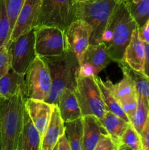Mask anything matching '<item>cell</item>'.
<instances>
[{"label": "cell", "instance_id": "obj_1", "mask_svg": "<svg viewBox=\"0 0 149 150\" xmlns=\"http://www.w3.org/2000/svg\"><path fill=\"white\" fill-rule=\"evenodd\" d=\"M137 28L138 26L124 0L118 1L102 38L112 61L118 64L123 61L133 32Z\"/></svg>", "mask_w": 149, "mask_h": 150}, {"label": "cell", "instance_id": "obj_2", "mask_svg": "<svg viewBox=\"0 0 149 150\" xmlns=\"http://www.w3.org/2000/svg\"><path fill=\"white\" fill-rule=\"evenodd\" d=\"M25 87L0 103L1 150H17L25 110Z\"/></svg>", "mask_w": 149, "mask_h": 150}, {"label": "cell", "instance_id": "obj_3", "mask_svg": "<svg viewBox=\"0 0 149 150\" xmlns=\"http://www.w3.org/2000/svg\"><path fill=\"white\" fill-rule=\"evenodd\" d=\"M42 58L48 65L52 80L51 92L45 101L57 105L64 88L74 90L80 73V62L71 48L61 55Z\"/></svg>", "mask_w": 149, "mask_h": 150}, {"label": "cell", "instance_id": "obj_4", "mask_svg": "<svg viewBox=\"0 0 149 150\" xmlns=\"http://www.w3.org/2000/svg\"><path fill=\"white\" fill-rule=\"evenodd\" d=\"M118 1L91 0L77 1V19H82L92 27L90 44L102 42V35Z\"/></svg>", "mask_w": 149, "mask_h": 150}, {"label": "cell", "instance_id": "obj_5", "mask_svg": "<svg viewBox=\"0 0 149 150\" xmlns=\"http://www.w3.org/2000/svg\"><path fill=\"white\" fill-rule=\"evenodd\" d=\"M74 92L80 105L82 117L94 115L99 120L103 117L107 110L95 75L83 76L79 73Z\"/></svg>", "mask_w": 149, "mask_h": 150}, {"label": "cell", "instance_id": "obj_6", "mask_svg": "<svg viewBox=\"0 0 149 150\" xmlns=\"http://www.w3.org/2000/svg\"><path fill=\"white\" fill-rule=\"evenodd\" d=\"M77 0H42L37 26H55L66 32L77 20Z\"/></svg>", "mask_w": 149, "mask_h": 150}, {"label": "cell", "instance_id": "obj_7", "mask_svg": "<svg viewBox=\"0 0 149 150\" xmlns=\"http://www.w3.org/2000/svg\"><path fill=\"white\" fill-rule=\"evenodd\" d=\"M52 80L45 60L37 56L25 74L26 98L46 100L49 96Z\"/></svg>", "mask_w": 149, "mask_h": 150}, {"label": "cell", "instance_id": "obj_8", "mask_svg": "<svg viewBox=\"0 0 149 150\" xmlns=\"http://www.w3.org/2000/svg\"><path fill=\"white\" fill-rule=\"evenodd\" d=\"M35 51L41 57H55L70 49L65 31L55 26H37L34 28Z\"/></svg>", "mask_w": 149, "mask_h": 150}, {"label": "cell", "instance_id": "obj_9", "mask_svg": "<svg viewBox=\"0 0 149 150\" xmlns=\"http://www.w3.org/2000/svg\"><path fill=\"white\" fill-rule=\"evenodd\" d=\"M11 59V67L20 74L25 75L36 58L34 30L20 35L7 45Z\"/></svg>", "mask_w": 149, "mask_h": 150}, {"label": "cell", "instance_id": "obj_10", "mask_svg": "<svg viewBox=\"0 0 149 150\" xmlns=\"http://www.w3.org/2000/svg\"><path fill=\"white\" fill-rule=\"evenodd\" d=\"M123 79L118 83L115 84L107 80L105 83L118 101L131 122L137 109V92L132 79L125 72H123Z\"/></svg>", "mask_w": 149, "mask_h": 150}, {"label": "cell", "instance_id": "obj_11", "mask_svg": "<svg viewBox=\"0 0 149 150\" xmlns=\"http://www.w3.org/2000/svg\"><path fill=\"white\" fill-rule=\"evenodd\" d=\"M41 4L42 0H25L18 15L9 42L6 45L7 46L11 41L29 32L37 26Z\"/></svg>", "mask_w": 149, "mask_h": 150}, {"label": "cell", "instance_id": "obj_12", "mask_svg": "<svg viewBox=\"0 0 149 150\" xmlns=\"http://www.w3.org/2000/svg\"><path fill=\"white\" fill-rule=\"evenodd\" d=\"M65 32L70 48L77 56L80 64L83 54L90 45L92 27L85 21L77 19L70 23Z\"/></svg>", "mask_w": 149, "mask_h": 150}, {"label": "cell", "instance_id": "obj_13", "mask_svg": "<svg viewBox=\"0 0 149 150\" xmlns=\"http://www.w3.org/2000/svg\"><path fill=\"white\" fill-rule=\"evenodd\" d=\"M54 105L45 100L31 98H26L25 101V108L42 139L49 123Z\"/></svg>", "mask_w": 149, "mask_h": 150}, {"label": "cell", "instance_id": "obj_14", "mask_svg": "<svg viewBox=\"0 0 149 150\" xmlns=\"http://www.w3.org/2000/svg\"><path fill=\"white\" fill-rule=\"evenodd\" d=\"M111 62L113 61L108 53L107 46L102 42L89 45L82 57L80 66L89 67L93 75H97Z\"/></svg>", "mask_w": 149, "mask_h": 150}, {"label": "cell", "instance_id": "obj_15", "mask_svg": "<svg viewBox=\"0 0 149 150\" xmlns=\"http://www.w3.org/2000/svg\"><path fill=\"white\" fill-rule=\"evenodd\" d=\"M145 57V43L140 38L137 28L133 32L131 40L124 52L123 61L133 70L144 73Z\"/></svg>", "mask_w": 149, "mask_h": 150}, {"label": "cell", "instance_id": "obj_16", "mask_svg": "<svg viewBox=\"0 0 149 150\" xmlns=\"http://www.w3.org/2000/svg\"><path fill=\"white\" fill-rule=\"evenodd\" d=\"M65 133V122L58 105H54L51 119L42 136L41 150H53L61 136Z\"/></svg>", "mask_w": 149, "mask_h": 150}, {"label": "cell", "instance_id": "obj_17", "mask_svg": "<svg viewBox=\"0 0 149 150\" xmlns=\"http://www.w3.org/2000/svg\"><path fill=\"white\" fill-rule=\"evenodd\" d=\"M41 146L42 138L25 108L17 150H41Z\"/></svg>", "mask_w": 149, "mask_h": 150}, {"label": "cell", "instance_id": "obj_18", "mask_svg": "<svg viewBox=\"0 0 149 150\" xmlns=\"http://www.w3.org/2000/svg\"><path fill=\"white\" fill-rule=\"evenodd\" d=\"M83 138L82 150H94L101 134L108 133L96 116H83Z\"/></svg>", "mask_w": 149, "mask_h": 150}, {"label": "cell", "instance_id": "obj_19", "mask_svg": "<svg viewBox=\"0 0 149 150\" xmlns=\"http://www.w3.org/2000/svg\"><path fill=\"white\" fill-rule=\"evenodd\" d=\"M57 105L64 122L82 117L80 105L74 90L70 88H64L60 95Z\"/></svg>", "mask_w": 149, "mask_h": 150}, {"label": "cell", "instance_id": "obj_20", "mask_svg": "<svg viewBox=\"0 0 149 150\" xmlns=\"http://www.w3.org/2000/svg\"><path fill=\"white\" fill-rule=\"evenodd\" d=\"M99 121L107 133L115 141L118 150L120 139L130 122L108 111H106L103 117Z\"/></svg>", "mask_w": 149, "mask_h": 150}, {"label": "cell", "instance_id": "obj_21", "mask_svg": "<svg viewBox=\"0 0 149 150\" xmlns=\"http://www.w3.org/2000/svg\"><path fill=\"white\" fill-rule=\"evenodd\" d=\"M21 87H25V75L20 74L11 68L0 79V97L9 99Z\"/></svg>", "mask_w": 149, "mask_h": 150}, {"label": "cell", "instance_id": "obj_22", "mask_svg": "<svg viewBox=\"0 0 149 150\" xmlns=\"http://www.w3.org/2000/svg\"><path fill=\"white\" fill-rule=\"evenodd\" d=\"M95 79H96V82H97L98 85L99 86V89H100L102 100H103L104 103H105V107H106L107 111L112 112L113 114L118 116V117L125 120L126 121L130 122L127 116L124 113L121 105H120L118 101L115 99V98L112 95V93L110 90L109 88L105 85V82L97 75H95Z\"/></svg>", "mask_w": 149, "mask_h": 150}, {"label": "cell", "instance_id": "obj_23", "mask_svg": "<svg viewBox=\"0 0 149 150\" xmlns=\"http://www.w3.org/2000/svg\"><path fill=\"white\" fill-rule=\"evenodd\" d=\"M65 133L71 150H82L83 138V117L65 122Z\"/></svg>", "mask_w": 149, "mask_h": 150}, {"label": "cell", "instance_id": "obj_24", "mask_svg": "<svg viewBox=\"0 0 149 150\" xmlns=\"http://www.w3.org/2000/svg\"><path fill=\"white\" fill-rule=\"evenodd\" d=\"M123 72H125L132 79L136 91L148 100L149 102V77L145 73L136 71L127 65L124 61L118 63Z\"/></svg>", "mask_w": 149, "mask_h": 150}, {"label": "cell", "instance_id": "obj_25", "mask_svg": "<svg viewBox=\"0 0 149 150\" xmlns=\"http://www.w3.org/2000/svg\"><path fill=\"white\" fill-rule=\"evenodd\" d=\"M124 1L138 27H142L149 18V0Z\"/></svg>", "mask_w": 149, "mask_h": 150}, {"label": "cell", "instance_id": "obj_26", "mask_svg": "<svg viewBox=\"0 0 149 150\" xmlns=\"http://www.w3.org/2000/svg\"><path fill=\"white\" fill-rule=\"evenodd\" d=\"M143 150L140 134L131 122L121 136L118 144V150Z\"/></svg>", "mask_w": 149, "mask_h": 150}, {"label": "cell", "instance_id": "obj_27", "mask_svg": "<svg viewBox=\"0 0 149 150\" xmlns=\"http://www.w3.org/2000/svg\"><path fill=\"white\" fill-rule=\"evenodd\" d=\"M149 113V102L145 98L137 93V105L135 114L131 120V123L137 133L140 134L143 125L147 120Z\"/></svg>", "mask_w": 149, "mask_h": 150}, {"label": "cell", "instance_id": "obj_28", "mask_svg": "<svg viewBox=\"0 0 149 150\" xmlns=\"http://www.w3.org/2000/svg\"><path fill=\"white\" fill-rule=\"evenodd\" d=\"M10 24L4 0H0V46L7 45L10 38Z\"/></svg>", "mask_w": 149, "mask_h": 150}, {"label": "cell", "instance_id": "obj_29", "mask_svg": "<svg viewBox=\"0 0 149 150\" xmlns=\"http://www.w3.org/2000/svg\"><path fill=\"white\" fill-rule=\"evenodd\" d=\"M10 24V32L13 31L19 11L25 0H4ZM11 35V34H10Z\"/></svg>", "mask_w": 149, "mask_h": 150}, {"label": "cell", "instance_id": "obj_30", "mask_svg": "<svg viewBox=\"0 0 149 150\" xmlns=\"http://www.w3.org/2000/svg\"><path fill=\"white\" fill-rule=\"evenodd\" d=\"M11 68L9 48L5 44H3L0 46V79L5 76Z\"/></svg>", "mask_w": 149, "mask_h": 150}, {"label": "cell", "instance_id": "obj_31", "mask_svg": "<svg viewBox=\"0 0 149 150\" xmlns=\"http://www.w3.org/2000/svg\"><path fill=\"white\" fill-rule=\"evenodd\" d=\"M94 150H118L116 143L108 133H102Z\"/></svg>", "mask_w": 149, "mask_h": 150}, {"label": "cell", "instance_id": "obj_32", "mask_svg": "<svg viewBox=\"0 0 149 150\" xmlns=\"http://www.w3.org/2000/svg\"><path fill=\"white\" fill-rule=\"evenodd\" d=\"M143 150H149V113L147 120L140 133Z\"/></svg>", "mask_w": 149, "mask_h": 150}, {"label": "cell", "instance_id": "obj_33", "mask_svg": "<svg viewBox=\"0 0 149 150\" xmlns=\"http://www.w3.org/2000/svg\"><path fill=\"white\" fill-rule=\"evenodd\" d=\"M53 150H71V146L66 133L59 138Z\"/></svg>", "mask_w": 149, "mask_h": 150}, {"label": "cell", "instance_id": "obj_34", "mask_svg": "<svg viewBox=\"0 0 149 150\" xmlns=\"http://www.w3.org/2000/svg\"><path fill=\"white\" fill-rule=\"evenodd\" d=\"M145 43V57L144 73L149 77V43Z\"/></svg>", "mask_w": 149, "mask_h": 150}, {"label": "cell", "instance_id": "obj_35", "mask_svg": "<svg viewBox=\"0 0 149 150\" xmlns=\"http://www.w3.org/2000/svg\"><path fill=\"white\" fill-rule=\"evenodd\" d=\"M143 26L148 31V32H149V18H148L147 21L145 22V23Z\"/></svg>", "mask_w": 149, "mask_h": 150}, {"label": "cell", "instance_id": "obj_36", "mask_svg": "<svg viewBox=\"0 0 149 150\" xmlns=\"http://www.w3.org/2000/svg\"><path fill=\"white\" fill-rule=\"evenodd\" d=\"M0 150H1V136H0Z\"/></svg>", "mask_w": 149, "mask_h": 150}, {"label": "cell", "instance_id": "obj_37", "mask_svg": "<svg viewBox=\"0 0 149 150\" xmlns=\"http://www.w3.org/2000/svg\"><path fill=\"white\" fill-rule=\"evenodd\" d=\"M115 1H122V0H115Z\"/></svg>", "mask_w": 149, "mask_h": 150}, {"label": "cell", "instance_id": "obj_38", "mask_svg": "<svg viewBox=\"0 0 149 150\" xmlns=\"http://www.w3.org/2000/svg\"><path fill=\"white\" fill-rule=\"evenodd\" d=\"M1 98L0 97V103H1Z\"/></svg>", "mask_w": 149, "mask_h": 150}, {"label": "cell", "instance_id": "obj_39", "mask_svg": "<svg viewBox=\"0 0 149 150\" xmlns=\"http://www.w3.org/2000/svg\"><path fill=\"white\" fill-rule=\"evenodd\" d=\"M83 1H91V0H83Z\"/></svg>", "mask_w": 149, "mask_h": 150}]
</instances>
